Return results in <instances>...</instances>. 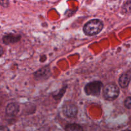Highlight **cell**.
Listing matches in <instances>:
<instances>
[{
	"mask_svg": "<svg viewBox=\"0 0 131 131\" xmlns=\"http://www.w3.org/2000/svg\"><path fill=\"white\" fill-rule=\"evenodd\" d=\"M104 28V24L100 19H92L86 23L83 31L88 36H94L99 33Z\"/></svg>",
	"mask_w": 131,
	"mask_h": 131,
	"instance_id": "cell-1",
	"label": "cell"
},
{
	"mask_svg": "<svg viewBox=\"0 0 131 131\" xmlns=\"http://www.w3.org/2000/svg\"><path fill=\"white\" fill-rule=\"evenodd\" d=\"M119 94V88L114 83L107 84L103 90L104 98L107 101H114L118 97Z\"/></svg>",
	"mask_w": 131,
	"mask_h": 131,
	"instance_id": "cell-2",
	"label": "cell"
},
{
	"mask_svg": "<svg viewBox=\"0 0 131 131\" xmlns=\"http://www.w3.org/2000/svg\"><path fill=\"white\" fill-rule=\"evenodd\" d=\"M103 86L102 82L96 81L90 82L84 86V92L86 94L91 96H99L101 94V89Z\"/></svg>",
	"mask_w": 131,
	"mask_h": 131,
	"instance_id": "cell-3",
	"label": "cell"
},
{
	"mask_svg": "<svg viewBox=\"0 0 131 131\" xmlns=\"http://www.w3.org/2000/svg\"><path fill=\"white\" fill-rule=\"evenodd\" d=\"M62 110L63 115L69 118H75L78 112V109L76 105L70 102H67L64 104Z\"/></svg>",
	"mask_w": 131,
	"mask_h": 131,
	"instance_id": "cell-4",
	"label": "cell"
},
{
	"mask_svg": "<svg viewBox=\"0 0 131 131\" xmlns=\"http://www.w3.org/2000/svg\"><path fill=\"white\" fill-rule=\"evenodd\" d=\"M33 75L37 81L47 79L51 75V68L49 65H47L40 69L33 74Z\"/></svg>",
	"mask_w": 131,
	"mask_h": 131,
	"instance_id": "cell-5",
	"label": "cell"
},
{
	"mask_svg": "<svg viewBox=\"0 0 131 131\" xmlns=\"http://www.w3.org/2000/svg\"><path fill=\"white\" fill-rule=\"evenodd\" d=\"M131 81V69L128 70L127 72L123 74L120 77L118 80L119 85L120 87L124 88H126L129 86Z\"/></svg>",
	"mask_w": 131,
	"mask_h": 131,
	"instance_id": "cell-6",
	"label": "cell"
},
{
	"mask_svg": "<svg viewBox=\"0 0 131 131\" xmlns=\"http://www.w3.org/2000/svg\"><path fill=\"white\" fill-rule=\"evenodd\" d=\"M20 38H21V36L20 35L10 33V34L6 35L3 37V42L6 45L12 44V43H15L19 42Z\"/></svg>",
	"mask_w": 131,
	"mask_h": 131,
	"instance_id": "cell-7",
	"label": "cell"
},
{
	"mask_svg": "<svg viewBox=\"0 0 131 131\" xmlns=\"http://www.w3.org/2000/svg\"><path fill=\"white\" fill-rule=\"evenodd\" d=\"M19 104L17 102H11L6 107V114L8 116H14L19 113Z\"/></svg>",
	"mask_w": 131,
	"mask_h": 131,
	"instance_id": "cell-8",
	"label": "cell"
},
{
	"mask_svg": "<svg viewBox=\"0 0 131 131\" xmlns=\"http://www.w3.org/2000/svg\"><path fill=\"white\" fill-rule=\"evenodd\" d=\"M65 129L67 131H79L83 130V129L80 125L77 124H70L65 125Z\"/></svg>",
	"mask_w": 131,
	"mask_h": 131,
	"instance_id": "cell-9",
	"label": "cell"
},
{
	"mask_svg": "<svg viewBox=\"0 0 131 131\" xmlns=\"http://www.w3.org/2000/svg\"><path fill=\"white\" fill-rule=\"evenodd\" d=\"M122 12L124 14H131V0L127 1L122 6Z\"/></svg>",
	"mask_w": 131,
	"mask_h": 131,
	"instance_id": "cell-10",
	"label": "cell"
},
{
	"mask_svg": "<svg viewBox=\"0 0 131 131\" xmlns=\"http://www.w3.org/2000/svg\"><path fill=\"white\" fill-rule=\"evenodd\" d=\"M66 88H67V86H65L63 87V88H61V89L59 91L58 93L54 95H53L54 98L56 100H60V99L63 97V95H64L65 92H66Z\"/></svg>",
	"mask_w": 131,
	"mask_h": 131,
	"instance_id": "cell-11",
	"label": "cell"
},
{
	"mask_svg": "<svg viewBox=\"0 0 131 131\" xmlns=\"http://www.w3.org/2000/svg\"><path fill=\"white\" fill-rule=\"evenodd\" d=\"M124 106L128 109L131 110V97H128L124 101Z\"/></svg>",
	"mask_w": 131,
	"mask_h": 131,
	"instance_id": "cell-12",
	"label": "cell"
},
{
	"mask_svg": "<svg viewBox=\"0 0 131 131\" xmlns=\"http://www.w3.org/2000/svg\"><path fill=\"white\" fill-rule=\"evenodd\" d=\"M0 5L3 7L7 8L9 6V1L8 0H0Z\"/></svg>",
	"mask_w": 131,
	"mask_h": 131,
	"instance_id": "cell-13",
	"label": "cell"
},
{
	"mask_svg": "<svg viewBox=\"0 0 131 131\" xmlns=\"http://www.w3.org/2000/svg\"><path fill=\"white\" fill-rule=\"evenodd\" d=\"M3 53H4L3 49V47L0 46V57H1V56H2V55L3 54Z\"/></svg>",
	"mask_w": 131,
	"mask_h": 131,
	"instance_id": "cell-14",
	"label": "cell"
},
{
	"mask_svg": "<svg viewBox=\"0 0 131 131\" xmlns=\"http://www.w3.org/2000/svg\"><path fill=\"white\" fill-rule=\"evenodd\" d=\"M0 130H8V129L5 126H0Z\"/></svg>",
	"mask_w": 131,
	"mask_h": 131,
	"instance_id": "cell-15",
	"label": "cell"
}]
</instances>
